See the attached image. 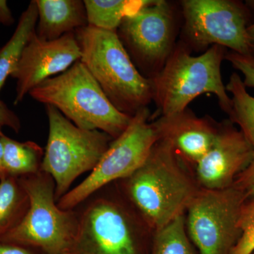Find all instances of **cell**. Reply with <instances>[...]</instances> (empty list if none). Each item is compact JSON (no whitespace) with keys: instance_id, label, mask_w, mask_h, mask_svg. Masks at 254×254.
Wrapping results in <instances>:
<instances>
[{"instance_id":"obj_2","label":"cell","mask_w":254,"mask_h":254,"mask_svg":"<svg viewBox=\"0 0 254 254\" xmlns=\"http://www.w3.org/2000/svg\"><path fill=\"white\" fill-rule=\"evenodd\" d=\"M80 61L120 113L133 117L153 101L150 78L138 71L116 31L92 26L75 32Z\"/></svg>"},{"instance_id":"obj_30","label":"cell","mask_w":254,"mask_h":254,"mask_svg":"<svg viewBox=\"0 0 254 254\" xmlns=\"http://www.w3.org/2000/svg\"><path fill=\"white\" fill-rule=\"evenodd\" d=\"M247 7L250 10H253L254 11V0H251V1H246L245 3Z\"/></svg>"},{"instance_id":"obj_8","label":"cell","mask_w":254,"mask_h":254,"mask_svg":"<svg viewBox=\"0 0 254 254\" xmlns=\"http://www.w3.org/2000/svg\"><path fill=\"white\" fill-rule=\"evenodd\" d=\"M85 202L67 254H140L141 228L126 205L100 191Z\"/></svg>"},{"instance_id":"obj_11","label":"cell","mask_w":254,"mask_h":254,"mask_svg":"<svg viewBox=\"0 0 254 254\" xmlns=\"http://www.w3.org/2000/svg\"><path fill=\"white\" fill-rule=\"evenodd\" d=\"M247 198L232 186L199 189L186 211V227L200 254H230L241 232V209Z\"/></svg>"},{"instance_id":"obj_20","label":"cell","mask_w":254,"mask_h":254,"mask_svg":"<svg viewBox=\"0 0 254 254\" xmlns=\"http://www.w3.org/2000/svg\"><path fill=\"white\" fill-rule=\"evenodd\" d=\"M225 86L232 94L231 111L228 115L230 120L240 126V131L254 150V97L247 91L237 73H232Z\"/></svg>"},{"instance_id":"obj_28","label":"cell","mask_w":254,"mask_h":254,"mask_svg":"<svg viewBox=\"0 0 254 254\" xmlns=\"http://www.w3.org/2000/svg\"><path fill=\"white\" fill-rule=\"evenodd\" d=\"M3 135L4 133L1 131V128H0V180H3L6 176H8L7 173H6L4 167V161H3V158H4V145H3Z\"/></svg>"},{"instance_id":"obj_16","label":"cell","mask_w":254,"mask_h":254,"mask_svg":"<svg viewBox=\"0 0 254 254\" xmlns=\"http://www.w3.org/2000/svg\"><path fill=\"white\" fill-rule=\"evenodd\" d=\"M37 22L38 8L33 0L20 16L12 36L0 49V92L7 78L16 69L26 46L36 33Z\"/></svg>"},{"instance_id":"obj_7","label":"cell","mask_w":254,"mask_h":254,"mask_svg":"<svg viewBox=\"0 0 254 254\" xmlns=\"http://www.w3.org/2000/svg\"><path fill=\"white\" fill-rule=\"evenodd\" d=\"M158 141L149 109L139 110L126 130L113 140L94 170L58 200V206L74 210L112 182L125 180L144 163Z\"/></svg>"},{"instance_id":"obj_13","label":"cell","mask_w":254,"mask_h":254,"mask_svg":"<svg viewBox=\"0 0 254 254\" xmlns=\"http://www.w3.org/2000/svg\"><path fill=\"white\" fill-rule=\"evenodd\" d=\"M254 158V148L242 132L220 126L213 145L195 164L197 180L206 190L229 188Z\"/></svg>"},{"instance_id":"obj_1","label":"cell","mask_w":254,"mask_h":254,"mask_svg":"<svg viewBox=\"0 0 254 254\" xmlns=\"http://www.w3.org/2000/svg\"><path fill=\"white\" fill-rule=\"evenodd\" d=\"M182 161L158 140L141 166L124 180L128 199L155 232L184 215L199 190Z\"/></svg>"},{"instance_id":"obj_29","label":"cell","mask_w":254,"mask_h":254,"mask_svg":"<svg viewBox=\"0 0 254 254\" xmlns=\"http://www.w3.org/2000/svg\"><path fill=\"white\" fill-rule=\"evenodd\" d=\"M247 33H248L249 42H250L252 55H254V23L249 26Z\"/></svg>"},{"instance_id":"obj_3","label":"cell","mask_w":254,"mask_h":254,"mask_svg":"<svg viewBox=\"0 0 254 254\" xmlns=\"http://www.w3.org/2000/svg\"><path fill=\"white\" fill-rule=\"evenodd\" d=\"M225 48L213 46L198 56L190 55L184 43L175 46L163 68L152 78L153 100L160 116L180 113L197 97L211 93L229 115L231 98L222 81V63Z\"/></svg>"},{"instance_id":"obj_26","label":"cell","mask_w":254,"mask_h":254,"mask_svg":"<svg viewBox=\"0 0 254 254\" xmlns=\"http://www.w3.org/2000/svg\"><path fill=\"white\" fill-rule=\"evenodd\" d=\"M14 18L6 0H0V24L10 26L14 24Z\"/></svg>"},{"instance_id":"obj_22","label":"cell","mask_w":254,"mask_h":254,"mask_svg":"<svg viewBox=\"0 0 254 254\" xmlns=\"http://www.w3.org/2000/svg\"><path fill=\"white\" fill-rule=\"evenodd\" d=\"M241 235L230 254H253L254 252V197L246 200L239 220Z\"/></svg>"},{"instance_id":"obj_5","label":"cell","mask_w":254,"mask_h":254,"mask_svg":"<svg viewBox=\"0 0 254 254\" xmlns=\"http://www.w3.org/2000/svg\"><path fill=\"white\" fill-rule=\"evenodd\" d=\"M19 179L29 196V208L21 223L0 242L45 254H67L77 232L78 213L58 206L55 182L48 174L41 170Z\"/></svg>"},{"instance_id":"obj_6","label":"cell","mask_w":254,"mask_h":254,"mask_svg":"<svg viewBox=\"0 0 254 254\" xmlns=\"http://www.w3.org/2000/svg\"><path fill=\"white\" fill-rule=\"evenodd\" d=\"M46 110L49 131L41 170L54 180L58 201L78 177L94 170L113 138L98 130L76 127L51 105H46Z\"/></svg>"},{"instance_id":"obj_23","label":"cell","mask_w":254,"mask_h":254,"mask_svg":"<svg viewBox=\"0 0 254 254\" xmlns=\"http://www.w3.org/2000/svg\"><path fill=\"white\" fill-rule=\"evenodd\" d=\"M225 60H227L235 69L244 76V84L247 88H254V55H242L235 52L226 53Z\"/></svg>"},{"instance_id":"obj_4","label":"cell","mask_w":254,"mask_h":254,"mask_svg":"<svg viewBox=\"0 0 254 254\" xmlns=\"http://www.w3.org/2000/svg\"><path fill=\"white\" fill-rule=\"evenodd\" d=\"M28 95L54 107L76 127L104 132L113 139L131 123V117L117 110L80 60L43 81Z\"/></svg>"},{"instance_id":"obj_19","label":"cell","mask_w":254,"mask_h":254,"mask_svg":"<svg viewBox=\"0 0 254 254\" xmlns=\"http://www.w3.org/2000/svg\"><path fill=\"white\" fill-rule=\"evenodd\" d=\"M148 2L141 0H84L88 26L117 31L124 18Z\"/></svg>"},{"instance_id":"obj_21","label":"cell","mask_w":254,"mask_h":254,"mask_svg":"<svg viewBox=\"0 0 254 254\" xmlns=\"http://www.w3.org/2000/svg\"><path fill=\"white\" fill-rule=\"evenodd\" d=\"M153 254H193L184 215L155 231Z\"/></svg>"},{"instance_id":"obj_27","label":"cell","mask_w":254,"mask_h":254,"mask_svg":"<svg viewBox=\"0 0 254 254\" xmlns=\"http://www.w3.org/2000/svg\"><path fill=\"white\" fill-rule=\"evenodd\" d=\"M0 254H33L26 247L0 242Z\"/></svg>"},{"instance_id":"obj_24","label":"cell","mask_w":254,"mask_h":254,"mask_svg":"<svg viewBox=\"0 0 254 254\" xmlns=\"http://www.w3.org/2000/svg\"><path fill=\"white\" fill-rule=\"evenodd\" d=\"M240 190L247 200L254 197V158L247 168L237 177L233 185Z\"/></svg>"},{"instance_id":"obj_14","label":"cell","mask_w":254,"mask_h":254,"mask_svg":"<svg viewBox=\"0 0 254 254\" xmlns=\"http://www.w3.org/2000/svg\"><path fill=\"white\" fill-rule=\"evenodd\" d=\"M152 123L158 140L168 143L182 161L195 165L210 149L220 128L209 119L198 118L189 108L160 116Z\"/></svg>"},{"instance_id":"obj_18","label":"cell","mask_w":254,"mask_h":254,"mask_svg":"<svg viewBox=\"0 0 254 254\" xmlns=\"http://www.w3.org/2000/svg\"><path fill=\"white\" fill-rule=\"evenodd\" d=\"M4 167L8 175H34L41 170L44 150L33 141L19 142L3 135Z\"/></svg>"},{"instance_id":"obj_12","label":"cell","mask_w":254,"mask_h":254,"mask_svg":"<svg viewBox=\"0 0 254 254\" xmlns=\"http://www.w3.org/2000/svg\"><path fill=\"white\" fill-rule=\"evenodd\" d=\"M81 57L75 33L64 35L55 41H43L35 33L11 75L16 81L14 105L21 103L33 88L43 81L71 67Z\"/></svg>"},{"instance_id":"obj_17","label":"cell","mask_w":254,"mask_h":254,"mask_svg":"<svg viewBox=\"0 0 254 254\" xmlns=\"http://www.w3.org/2000/svg\"><path fill=\"white\" fill-rule=\"evenodd\" d=\"M29 206L19 177L8 175L0 180V240L21 223Z\"/></svg>"},{"instance_id":"obj_25","label":"cell","mask_w":254,"mask_h":254,"mask_svg":"<svg viewBox=\"0 0 254 254\" xmlns=\"http://www.w3.org/2000/svg\"><path fill=\"white\" fill-rule=\"evenodd\" d=\"M3 127H9L18 133L21 128V123L17 115L0 100V128Z\"/></svg>"},{"instance_id":"obj_10","label":"cell","mask_w":254,"mask_h":254,"mask_svg":"<svg viewBox=\"0 0 254 254\" xmlns=\"http://www.w3.org/2000/svg\"><path fill=\"white\" fill-rule=\"evenodd\" d=\"M186 46L205 51L213 46L252 55L249 42L250 10L234 0L181 1Z\"/></svg>"},{"instance_id":"obj_15","label":"cell","mask_w":254,"mask_h":254,"mask_svg":"<svg viewBox=\"0 0 254 254\" xmlns=\"http://www.w3.org/2000/svg\"><path fill=\"white\" fill-rule=\"evenodd\" d=\"M38 8L36 34L43 41H55L88 26L82 0H35Z\"/></svg>"},{"instance_id":"obj_9","label":"cell","mask_w":254,"mask_h":254,"mask_svg":"<svg viewBox=\"0 0 254 254\" xmlns=\"http://www.w3.org/2000/svg\"><path fill=\"white\" fill-rule=\"evenodd\" d=\"M116 33L138 71L152 78L176 46L175 10L170 1H148L124 18Z\"/></svg>"}]
</instances>
